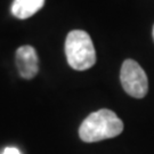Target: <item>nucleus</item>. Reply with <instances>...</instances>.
Returning <instances> with one entry per match:
<instances>
[{
    "label": "nucleus",
    "instance_id": "nucleus-1",
    "mask_svg": "<svg viewBox=\"0 0 154 154\" xmlns=\"http://www.w3.org/2000/svg\"><path fill=\"white\" fill-rule=\"evenodd\" d=\"M123 122L113 111L102 109L89 114L79 128V136L86 143H95L119 136Z\"/></svg>",
    "mask_w": 154,
    "mask_h": 154
},
{
    "label": "nucleus",
    "instance_id": "nucleus-4",
    "mask_svg": "<svg viewBox=\"0 0 154 154\" xmlns=\"http://www.w3.org/2000/svg\"><path fill=\"white\" fill-rule=\"evenodd\" d=\"M15 63L20 75L30 80L37 75L39 71V58L32 46H21L15 54Z\"/></svg>",
    "mask_w": 154,
    "mask_h": 154
},
{
    "label": "nucleus",
    "instance_id": "nucleus-3",
    "mask_svg": "<svg viewBox=\"0 0 154 154\" xmlns=\"http://www.w3.org/2000/svg\"><path fill=\"white\" fill-rule=\"evenodd\" d=\"M120 80L125 91L135 98H143L147 94L149 82L142 66L134 60L123 62L120 72Z\"/></svg>",
    "mask_w": 154,
    "mask_h": 154
},
{
    "label": "nucleus",
    "instance_id": "nucleus-5",
    "mask_svg": "<svg viewBox=\"0 0 154 154\" xmlns=\"http://www.w3.org/2000/svg\"><path fill=\"white\" fill-rule=\"evenodd\" d=\"M45 0H14L11 14L20 20L29 18L42 8Z\"/></svg>",
    "mask_w": 154,
    "mask_h": 154
},
{
    "label": "nucleus",
    "instance_id": "nucleus-7",
    "mask_svg": "<svg viewBox=\"0 0 154 154\" xmlns=\"http://www.w3.org/2000/svg\"><path fill=\"white\" fill-rule=\"evenodd\" d=\"M153 39H154V26H153Z\"/></svg>",
    "mask_w": 154,
    "mask_h": 154
},
{
    "label": "nucleus",
    "instance_id": "nucleus-2",
    "mask_svg": "<svg viewBox=\"0 0 154 154\" xmlns=\"http://www.w3.org/2000/svg\"><path fill=\"white\" fill-rule=\"evenodd\" d=\"M65 55L72 69L77 71L90 69L96 63V51L90 35L82 30L69 32L65 40Z\"/></svg>",
    "mask_w": 154,
    "mask_h": 154
},
{
    "label": "nucleus",
    "instance_id": "nucleus-6",
    "mask_svg": "<svg viewBox=\"0 0 154 154\" xmlns=\"http://www.w3.org/2000/svg\"><path fill=\"white\" fill-rule=\"evenodd\" d=\"M1 154H22L17 147H6Z\"/></svg>",
    "mask_w": 154,
    "mask_h": 154
}]
</instances>
